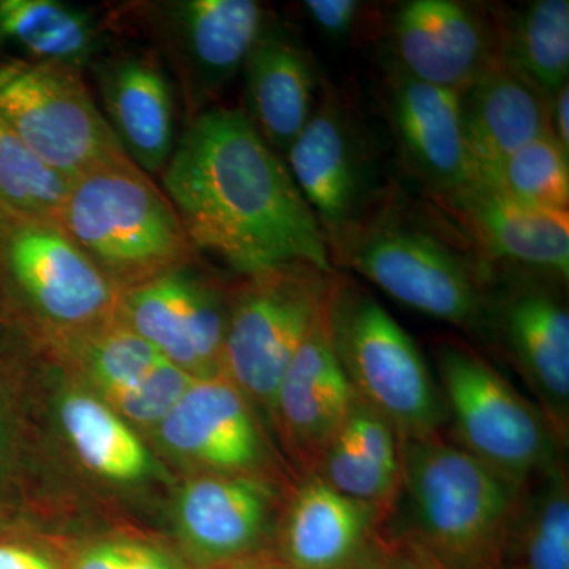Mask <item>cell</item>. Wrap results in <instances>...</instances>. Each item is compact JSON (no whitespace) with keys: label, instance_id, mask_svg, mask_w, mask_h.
Returning a JSON list of instances; mask_svg holds the SVG:
<instances>
[{"label":"cell","instance_id":"cell-1","mask_svg":"<svg viewBox=\"0 0 569 569\" xmlns=\"http://www.w3.org/2000/svg\"><path fill=\"white\" fill-rule=\"evenodd\" d=\"M162 179L194 249L241 274L287 263L336 272L317 217L244 110L190 119Z\"/></svg>","mask_w":569,"mask_h":569},{"label":"cell","instance_id":"cell-2","mask_svg":"<svg viewBox=\"0 0 569 569\" xmlns=\"http://www.w3.org/2000/svg\"><path fill=\"white\" fill-rule=\"evenodd\" d=\"M59 228L121 296L186 269L198 252L167 194L127 156L71 181Z\"/></svg>","mask_w":569,"mask_h":569},{"label":"cell","instance_id":"cell-3","mask_svg":"<svg viewBox=\"0 0 569 569\" xmlns=\"http://www.w3.org/2000/svg\"><path fill=\"white\" fill-rule=\"evenodd\" d=\"M326 244L331 260L400 305L489 342L493 271L443 236L381 209Z\"/></svg>","mask_w":569,"mask_h":569},{"label":"cell","instance_id":"cell-4","mask_svg":"<svg viewBox=\"0 0 569 569\" xmlns=\"http://www.w3.org/2000/svg\"><path fill=\"white\" fill-rule=\"evenodd\" d=\"M399 455L397 503H406L407 539L447 568L475 567L500 553L523 485L441 433L399 440Z\"/></svg>","mask_w":569,"mask_h":569},{"label":"cell","instance_id":"cell-5","mask_svg":"<svg viewBox=\"0 0 569 569\" xmlns=\"http://www.w3.org/2000/svg\"><path fill=\"white\" fill-rule=\"evenodd\" d=\"M326 320L356 396L387 419L399 440L440 433L448 413L436 378L415 340L369 291L335 272Z\"/></svg>","mask_w":569,"mask_h":569},{"label":"cell","instance_id":"cell-6","mask_svg":"<svg viewBox=\"0 0 569 569\" xmlns=\"http://www.w3.org/2000/svg\"><path fill=\"white\" fill-rule=\"evenodd\" d=\"M433 355L452 441L460 448L518 485L563 460V441L537 403L481 355L452 340L437 343Z\"/></svg>","mask_w":569,"mask_h":569},{"label":"cell","instance_id":"cell-7","mask_svg":"<svg viewBox=\"0 0 569 569\" xmlns=\"http://www.w3.org/2000/svg\"><path fill=\"white\" fill-rule=\"evenodd\" d=\"M332 274L306 263L254 272L228 310L223 376L271 417L284 372L323 316Z\"/></svg>","mask_w":569,"mask_h":569},{"label":"cell","instance_id":"cell-8","mask_svg":"<svg viewBox=\"0 0 569 569\" xmlns=\"http://www.w3.org/2000/svg\"><path fill=\"white\" fill-rule=\"evenodd\" d=\"M127 11L173 67L189 121L244 69L269 21L254 0L140 2Z\"/></svg>","mask_w":569,"mask_h":569},{"label":"cell","instance_id":"cell-9","mask_svg":"<svg viewBox=\"0 0 569 569\" xmlns=\"http://www.w3.org/2000/svg\"><path fill=\"white\" fill-rule=\"evenodd\" d=\"M81 71L36 63L21 67L0 84V121L39 159L70 179L126 156Z\"/></svg>","mask_w":569,"mask_h":569},{"label":"cell","instance_id":"cell-10","mask_svg":"<svg viewBox=\"0 0 569 569\" xmlns=\"http://www.w3.org/2000/svg\"><path fill=\"white\" fill-rule=\"evenodd\" d=\"M0 263L54 331L80 336L119 317L121 295L58 224L0 204Z\"/></svg>","mask_w":569,"mask_h":569},{"label":"cell","instance_id":"cell-11","mask_svg":"<svg viewBox=\"0 0 569 569\" xmlns=\"http://www.w3.org/2000/svg\"><path fill=\"white\" fill-rule=\"evenodd\" d=\"M493 276L489 342L508 356L553 432L569 437V312L563 296L541 272Z\"/></svg>","mask_w":569,"mask_h":569},{"label":"cell","instance_id":"cell-12","mask_svg":"<svg viewBox=\"0 0 569 569\" xmlns=\"http://www.w3.org/2000/svg\"><path fill=\"white\" fill-rule=\"evenodd\" d=\"M287 167L325 239L342 233L376 204V156L361 123L336 93L320 100L287 152Z\"/></svg>","mask_w":569,"mask_h":569},{"label":"cell","instance_id":"cell-13","mask_svg":"<svg viewBox=\"0 0 569 569\" xmlns=\"http://www.w3.org/2000/svg\"><path fill=\"white\" fill-rule=\"evenodd\" d=\"M119 320L190 376H223L227 307L186 269L122 295Z\"/></svg>","mask_w":569,"mask_h":569},{"label":"cell","instance_id":"cell-14","mask_svg":"<svg viewBox=\"0 0 569 569\" xmlns=\"http://www.w3.org/2000/svg\"><path fill=\"white\" fill-rule=\"evenodd\" d=\"M397 69L415 80L462 92L498 63L496 20L455 0H410L391 18Z\"/></svg>","mask_w":569,"mask_h":569},{"label":"cell","instance_id":"cell-15","mask_svg":"<svg viewBox=\"0 0 569 569\" xmlns=\"http://www.w3.org/2000/svg\"><path fill=\"white\" fill-rule=\"evenodd\" d=\"M389 70V123L410 174L440 198L473 182L460 122V92L415 80L395 63Z\"/></svg>","mask_w":569,"mask_h":569},{"label":"cell","instance_id":"cell-16","mask_svg":"<svg viewBox=\"0 0 569 569\" xmlns=\"http://www.w3.org/2000/svg\"><path fill=\"white\" fill-rule=\"evenodd\" d=\"M441 200L489 261L568 282L569 211L522 204L479 181Z\"/></svg>","mask_w":569,"mask_h":569},{"label":"cell","instance_id":"cell-17","mask_svg":"<svg viewBox=\"0 0 569 569\" xmlns=\"http://www.w3.org/2000/svg\"><path fill=\"white\" fill-rule=\"evenodd\" d=\"M355 400L332 348L325 309L280 381L272 415L307 475L317 470Z\"/></svg>","mask_w":569,"mask_h":569},{"label":"cell","instance_id":"cell-18","mask_svg":"<svg viewBox=\"0 0 569 569\" xmlns=\"http://www.w3.org/2000/svg\"><path fill=\"white\" fill-rule=\"evenodd\" d=\"M104 119L146 174L163 173L174 151V93L156 54L123 51L93 66Z\"/></svg>","mask_w":569,"mask_h":569},{"label":"cell","instance_id":"cell-19","mask_svg":"<svg viewBox=\"0 0 569 569\" xmlns=\"http://www.w3.org/2000/svg\"><path fill=\"white\" fill-rule=\"evenodd\" d=\"M159 426L168 447L227 473H244L263 456L247 397L224 376L194 378Z\"/></svg>","mask_w":569,"mask_h":569},{"label":"cell","instance_id":"cell-20","mask_svg":"<svg viewBox=\"0 0 569 569\" xmlns=\"http://www.w3.org/2000/svg\"><path fill=\"white\" fill-rule=\"evenodd\" d=\"M385 522L378 509L337 492L317 475H307L284 512V565L358 569Z\"/></svg>","mask_w":569,"mask_h":569},{"label":"cell","instance_id":"cell-21","mask_svg":"<svg viewBox=\"0 0 569 569\" xmlns=\"http://www.w3.org/2000/svg\"><path fill=\"white\" fill-rule=\"evenodd\" d=\"M242 71L246 114L277 153H287L316 110L318 73L312 56L269 18Z\"/></svg>","mask_w":569,"mask_h":569},{"label":"cell","instance_id":"cell-22","mask_svg":"<svg viewBox=\"0 0 569 569\" xmlns=\"http://www.w3.org/2000/svg\"><path fill=\"white\" fill-rule=\"evenodd\" d=\"M459 100L475 181H486L509 156L550 133L549 100L500 62L463 89Z\"/></svg>","mask_w":569,"mask_h":569},{"label":"cell","instance_id":"cell-23","mask_svg":"<svg viewBox=\"0 0 569 569\" xmlns=\"http://www.w3.org/2000/svg\"><path fill=\"white\" fill-rule=\"evenodd\" d=\"M271 501L268 488L253 478L193 479L178 503L183 542L211 567L247 557L264 535Z\"/></svg>","mask_w":569,"mask_h":569},{"label":"cell","instance_id":"cell-24","mask_svg":"<svg viewBox=\"0 0 569 569\" xmlns=\"http://www.w3.org/2000/svg\"><path fill=\"white\" fill-rule=\"evenodd\" d=\"M498 62L550 100L568 84L569 2L535 0L496 20Z\"/></svg>","mask_w":569,"mask_h":569},{"label":"cell","instance_id":"cell-25","mask_svg":"<svg viewBox=\"0 0 569 569\" xmlns=\"http://www.w3.org/2000/svg\"><path fill=\"white\" fill-rule=\"evenodd\" d=\"M0 39L13 41L39 63L80 70L103 47L92 14L59 0H0Z\"/></svg>","mask_w":569,"mask_h":569},{"label":"cell","instance_id":"cell-26","mask_svg":"<svg viewBox=\"0 0 569 569\" xmlns=\"http://www.w3.org/2000/svg\"><path fill=\"white\" fill-rule=\"evenodd\" d=\"M503 549L518 569H569V478L563 460L520 489Z\"/></svg>","mask_w":569,"mask_h":569},{"label":"cell","instance_id":"cell-27","mask_svg":"<svg viewBox=\"0 0 569 569\" xmlns=\"http://www.w3.org/2000/svg\"><path fill=\"white\" fill-rule=\"evenodd\" d=\"M61 421L82 463L102 477L130 481L148 470L149 458L132 429L111 408L82 395L67 396Z\"/></svg>","mask_w":569,"mask_h":569},{"label":"cell","instance_id":"cell-28","mask_svg":"<svg viewBox=\"0 0 569 569\" xmlns=\"http://www.w3.org/2000/svg\"><path fill=\"white\" fill-rule=\"evenodd\" d=\"M71 181L39 159L0 121V204L3 208L59 227Z\"/></svg>","mask_w":569,"mask_h":569},{"label":"cell","instance_id":"cell-29","mask_svg":"<svg viewBox=\"0 0 569 569\" xmlns=\"http://www.w3.org/2000/svg\"><path fill=\"white\" fill-rule=\"evenodd\" d=\"M479 182L522 204L569 211V153L550 133L520 148Z\"/></svg>","mask_w":569,"mask_h":569},{"label":"cell","instance_id":"cell-30","mask_svg":"<svg viewBox=\"0 0 569 569\" xmlns=\"http://www.w3.org/2000/svg\"><path fill=\"white\" fill-rule=\"evenodd\" d=\"M78 337L84 340L93 381L102 388L107 399L133 388L167 361L157 348L123 325L119 317Z\"/></svg>","mask_w":569,"mask_h":569},{"label":"cell","instance_id":"cell-31","mask_svg":"<svg viewBox=\"0 0 569 569\" xmlns=\"http://www.w3.org/2000/svg\"><path fill=\"white\" fill-rule=\"evenodd\" d=\"M193 380L194 377L167 359L142 378L140 383L108 397V400L133 421L159 425L173 410Z\"/></svg>","mask_w":569,"mask_h":569},{"label":"cell","instance_id":"cell-32","mask_svg":"<svg viewBox=\"0 0 569 569\" xmlns=\"http://www.w3.org/2000/svg\"><path fill=\"white\" fill-rule=\"evenodd\" d=\"M73 569H186L173 556L144 542L110 541L92 546Z\"/></svg>","mask_w":569,"mask_h":569},{"label":"cell","instance_id":"cell-33","mask_svg":"<svg viewBox=\"0 0 569 569\" xmlns=\"http://www.w3.org/2000/svg\"><path fill=\"white\" fill-rule=\"evenodd\" d=\"M309 20L331 40H346L361 22L365 6L358 0H306Z\"/></svg>","mask_w":569,"mask_h":569},{"label":"cell","instance_id":"cell-34","mask_svg":"<svg viewBox=\"0 0 569 569\" xmlns=\"http://www.w3.org/2000/svg\"><path fill=\"white\" fill-rule=\"evenodd\" d=\"M388 548L395 569H436L432 557L410 539L388 541Z\"/></svg>","mask_w":569,"mask_h":569},{"label":"cell","instance_id":"cell-35","mask_svg":"<svg viewBox=\"0 0 569 569\" xmlns=\"http://www.w3.org/2000/svg\"><path fill=\"white\" fill-rule=\"evenodd\" d=\"M550 133L569 153V84L549 100Z\"/></svg>","mask_w":569,"mask_h":569},{"label":"cell","instance_id":"cell-36","mask_svg":"<svg viewBox=\"0 0 569 569\" xmlns=\"http://www.w3.org/2000/svg\"><path fill=\"white\" fill-rule=\"evenodd\" d=\"M0 569H58L32 550L0 545Z\"/></svg>","mask_w":569,"mask_h":569},{"label":"cell","instance_id":"cell-37","mask_svg":"<svg viewBox=\"0 0 569 569\" xmlns=\"http://www.w3.org/2000/svg\"><path fill=\"white\" fill-rule=\"evenodd\" d=\"M209 569H290L280 561L266 559V557H241V559L224 561V563L213 565Z\"/></svg>","mask_w":569,"mask_h":569},{"label":"cell","instance_id":"cell-38","mask_svg":"<svg viewBox=\"0 0 569 569\" xmlns=\"http://www.w3.org/2000/svg\"><path fill=\"white\" fill-rule=\"evenodd\" d=\"M358 569H362V568H358Z\"/></svg>","mask_w":569,"mask_h":569}]
</instances>
